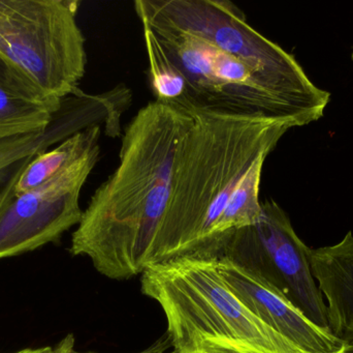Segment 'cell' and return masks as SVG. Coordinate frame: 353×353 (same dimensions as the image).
I'll return each instance as SVG.
<instances>
[{"mask_svg": "<svg viewBox=\"0 0 353 353\" xmlns=\"http://www.w3.org/2000/svg\"><path fill=\"white\" fill-rule=\"evenodd\" d=\"M155 101L191 113L321 120L331 101L230 0H137Z\"/></svg>", "mask_w": 353, "mask_h": 353, "instance_id": "obj_1", "label": "cell"}, {"mask_svg": "<svg viewBox=\"0 0 353 353\" xmlns=\"http://www.w3.org/2000/svg\"><path fill=\"white\" fill-rule=\"evenodd\" d=\"M190 114L149 267L184 257L217 258L236 230L257 223L265 160L299 126L261 115Z\"/></svg>", "mask_w": 353, "mask_h": 353, "instance_id": "obj_2", "label": "cell"}, {"mask_svg": "<svg viewBox=\"0 0 353 353\" xmlns=\"http://www.w3.org/2000/svg\"><path fill=\"white\" fill-rule=\"evenodd\" d=\"M192 116L159 101L126 126L119 165L83 211L70 252L112 280L142 275L167 211L176 153Z\"/></svg>", "mask_w": 353, "mask_h": 353, "instance_id": "obj_3", "label": "cell"}, {"mask_svg": "<svg viewBox=\"0 0 353 353\" xmlns=\"http://www.w3.org/2000/svg\"><path fill=\"white\" fill-rule=\"evenodd\" d=\"M145 296L163 309L172 353L214 338L239 340L265 353H308L265 325L230 292L214 257H184L151 265Z\"/></svg>", "mask_w": 353, "mask_h": 353, "instance_id": "obj_4", "label": "cell"}, {"mask_svg": "<svg viewBox=\"0 0 353 353\" xmlns=\"http://www.w3.org/2000/svg\"><path fill=\"white\" fill-rule=\"evenodd\" d=\"M79 0H0V57L60 99L78 93L87 66Z\"/></svg>", "mask_w": 353, "mask_h": 353, "instance_id": "obj_5", "label": "cell"}, {"mask_svg": "<svg viewBox=\"0 0 353 353\" xmlns=\"http://www.w3.org/2000/svg\"><path fill=\"white\" fill-rule=\"evenodd\" d=\"M261 209L259 222L236 230L220 256L265 278L311 321L331 331L327 303L311 267V248L277 202L263 201Z\"/></svg>", "mask_w": 353, "mask_h": 353, "instance_id": "obj_6", "label": "cell"}, {"mask_svg": "<svg viewBox=\"0 0 353 353\" xmlns=\"http://www.w3.org/2000/svg\"><path fill=\"white\" fill-rule=\"evenodd\" d=\"M95 147L41 186L12 197L0 213V259L19 256L59 242L82 219L80 195L97 166Z\"/></svg>", "mask_w": 353, "mask_h": 353, "instance_id": "obj_7", "label": "cell"}, {"mask_svg": "<svg viewBox=\"0 0 353 353\" xmlns=\"http://www.w3.org/2000/svg\"><path fill=\"white\" fill-rule=\"evenodd\" d=\"M218 271L236 298L261 321L308 353H338L346 340L311 321L273 284L225 256Z\"/></svg>", "mask_w": 353, "mask_h": 353, "instance_id": "obj_8", "label": "cell"}, {"mask_svg": "<svg viewBox=\"0 0 353 353\" xmlns=\"http://www.w3.org/2000/svg\"><path fill=\"white\" fill-rule=\"evenodd\" d=\"M63 101L33 84L0 57V140L46 132Z\"/></svg>", "mask_w": 353, "mask_h": 353, "instance_id": "obj_9", "label": "cell"}, {"mask_svg": "<svg viewBox=\"0 0 353 353\" xmlns=\"http://www.w3.org/2000/svg\"><path fill=\"white\" fill-rule=\"evenodd\" d=\"M313 276L325 298L330 330L334 335L353 338V233L337 244L311 249Z\"/></svg>", "mask_w": 353, "mask_h": 353, "instance_id": "obj_10", "label": "cell"}, {"mask_svg": "<svg viewBox=\"0 0 353 353\" xmlns=\"http://www.w3.org/2000/svg\"><path fill=\"white\" fill-rule=\"evenodd\" d=\"M101 126H90L68 137L56 149L34 155L14 186V196L41 186L95 147L101 146Z\"/></svg>", "mask_w": 353, "mask_h": 353, "instance_id": "obj_11", "label": "cell"}, {"mask_svg": "<svg viewBox=\"0 0 353 353\" xmlns=\"http://www.w3.org/2000/svg\"><path fill=\"white\" fill-rule=\"evenodd\" d=\"M39 155V153H37ZM37 155H27L0 168V213L14 197V189L29 162Z\"/></svg>", "mask_w": 353, "mask_h": 353, "instance_id": "obj_12", "label": "cell"}, {"mask_svg": "<svg viewBox=\"0 0 353 353\" xmlns=\"http://www.w3.org/2000/svg\"><path fill=\"white\" fill-rule=\"evenodd\" d=\"M172 348L171 339H170L169 335L168 333H165L163 337L159 338L157 341H155L152 345L149 346L146 350H143V352L138 353H168L169 350ZM66 353H95L90 352H78V350H74V347L70 348ZM172 353V352H171Z\"/></svg>", "mask_w": 353, "mask_h": 353, "instance_id": "obj_13", "label": "cell"}, {"mask_svg": "<svg viewBox=\"0 0 353 353\" xmlns=\"http://www.w3.org/2000/svg\"><path fill=\"white\" fill-rule=\"evenodd\" d=\"M72 347H74V335L70 334L63 338L55 347H53V350L50 353H66Z\"/></svg>", "mask_w": 353, "mask_h": 353, "instance_id": "obj_14", "label": "cell"}, {"mask_svg": "<svg viewBox=\"0 0 353 353\" xmlns=\"http://www.w3.org/2000/svg\"><path fill=\"white\" fill-rule=\"evenodd\" d=\"M52 350H53V347L46 346V347L39 348H24V350H21L14 353H50Z\"/></svg>", "mask_w": 353, "mask_h": 353, "instance_id": "obj_15", "label": "cell"}, {"mask_svg": "<svg viewBox=\"0 0 353 353\" xmlns=\"http://www.w3.org/2000/svg\"><path fill=\"white\" fill-rule=\"evenodd\" d=\"M345 345L342 348L341 352L338 353H353V338H347Z\"/></svg>", "mask_w": 353, "mask_h": 353, "instance_id": "obj_16", "label": "cell"}, {"mask_svg": "<svg viewBox=\"0 0 353 353\" xmlns=\"http://www.w3.org/2000/svg\"><path fill=\"white\" fill-rule=\"evenodd\" d=\"M352 60H353V52H352Z\"/></svg>", "mask_w": 353, "mask_h": 353, "instance_id": "obj_17", "label": "cell"}]
</instances>
